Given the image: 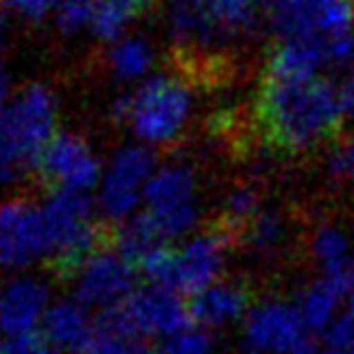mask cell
Masks as SVG:
<instances>
[{"mask_svg":"<svg viewBox=\"0 0 354 354\" xmlns=\"http://www.w3.org/2000/svg\"><path fill=\"white\" fill-rule=\"evenodd\" d=\"M347 104L342 87L301 51L275 44L256 89V118L266 140L284 152H311L337 138Z\"/></svg>","mask_w":354,"mask_h":354,"instance_id":"obj_1","label":"cell"},{"mask_svg":"<svg viewBox=\"0 0 354 354\" xmlns=\"http://www.w3.org/2000/svg\"><path fill=\"white\" fill-rule=\"evenodd\" d=\"M111 113L131 131L133 142L152 152L169 149L191 131L198 113V92L186 75L159 71L140 87L118 94Z\"/></svg>","mask_w":354,"mask_h":354,"instance_id":"obj_2","label":"cell"},{"mask_svg":"<svg viewBox=\"0 0 354 354\" xmlns=\"http://www.w3.org/2000/svg\"><path fill=\"white\" fill-rule=\"evenodd\" d=\"M61 102L48 82L34 80L12 92L0 126V191L39 171L44 149L58 136Z\"/></svg>","mask_w":354,"mask_h":354,"instance_id":"obj_3","label":"cell"},{"mask_svg":"<svg viewBox=\"0 0 354 354\" xmlns=\"http://www.w3.org/2000/svg\"><path fill=\"white\" fill-rule=\"evenodd\" d=\"M277 44L301 51L318 68L354 61V10L350 0H297L270 17Z\"/></svg>","mask_w":354,"mask_h":354,"instance_id":"obj_4","label":"cell"},{"mask_svg":"<svg viewBox=\"0 0 354 354\" xmlns=\"http://www.w3.org/2000/svg\"><path fill=\"white\" fill-rule=\"evenodd\" d=\"M205 217V183L201 169L191 159L159 162L147 196H145L140 219L142 227L164 246L183 241L201 232Z\"/></svg>","mask_w":354,"mask_h":354,"instance_id":"obj_5","label":"cell"},{"mask_svg":"<svg viewBox=\"0 0 354 354\" xmlns=\"http://www.w3.org/2000/svg\"><path fill=\"white\" fill-rule=\"evenodd\" d=\"M232 241L222 229H201L183 241L167 246L142 268L152 284L176 294L196 297L205 287L227 277Z\"/></svg>","mask_w":354,"mask_h":354,"instance_id":"obj_6","label":"cell"},{"mask_svg":"<svg viewBox=\"0 0 354 354\" xmlns=\"http://www.w3.org/2000/svg\"><path fill=\"white\" fill-rule=\"evenodd\" d=\"M56 261L51 229L41 201L29 196L0 198V277L39 272Z\"/></svg>","mask_w":354,"mask_h":354,"instance_id":"obj_7","label":"cell"},{"mask_svg":"<svg viewBox=\"0 0 354 354\" xmlns=\"http://www.w3.org/2000/svg\"><path fill=\"white\" fill-rule=\"evenodd\" d=\"M157 167L154 152L145 145L123 142L111 149L104 159L102 178L92 196L104 222L123 227L142 212L145 196Z\"/></svg>","mask_w":354,"mask_h":354,"instance_id":"obj_8","label":"cell"},{"mask_svg":"<svg viewBox=\"0 0 354 354\" xmlns=\"http://www.w3.org/2000/svg\"><path fill=\"white\" fill-rule=\"evenodd\" d=\"M138 272L140 268L118 246H99L97 251L73 266V299H77L92 313H102V316L116 313L140 289Z\"/></svg>","mask_w":354,"mask_h":354,"instance_id":"obj_9","label":"cell"},{"mask_svg":"<svg viewBox=\"0 0 354 354\" xmlns=\"http://www.w3.org/2000/svg\"><path fill=\"white\" fill-rule=\"evenodd\" d=\"M41 203L46 210L48 229H51L56 261L75 266L92 251H97L99 236H102V227H99L102 214L92 196L51 191Z\"/></svg>","mask_w":354,"mask_h":354,"instance_id":"obj_10","label":"cell"},{"mask_svg":"<svg viewBox=\"0 0 354 354\" xmlns=\"http://www.w3.org/2000/svg\"><path fill=\"white\" fill-rule=\"evenodd\" d=\"M308 342V328L297 301L284 297H266L253 301L239 328L241 354H284Z\"/></svg>","mask_w":354,"mask_h":354,"instance_id":"obj_11","label":"cell"},{"mask_svg":"<svg viewBox=\"0 0 354 354\" xmlns=\"http://www.w3.org/2000/svg\"><path fill=\"white\" fill-rule=\"evenodd\" d=\"M56 304L53 284L41 272H24L0 280V340L41 335Z\"/></svg>","mask_w":354,"mask_h":354,"instance_id":"obj_12","label":"cell"},{"mask_svg":"<svg viewBox=\"0 0 354 354\" xmlns=\"http://www.w3.org/2000/svg\"><path fill=\"white\" fill-rule=\"evenodd\" d=\"M104 159L92 140L75 131H61L44 149L39 174L53 191L94 196L102 178Z\"/></svg>","mask_w":354,"mask_h":354,"instance_id":"obj_13","label":"cell"},{"mask_svg":"<svg viewBox=\"0 0 354 354\" xmlns=\"http://www.w3.org/2000/svg\"><path fill=\"white\" fill-rule=\"evenodd\" d=\"M118 313L147 342H167L193 326L191 306L183 304L181 294L159 287V284L140 287Z\"/></svg>","mask_w":354,"mask_h":354,"instance_id":"obj_14","label":"cell"},{"mask_svg":"<svg viewBox=\"0 0 354 354\" xmlns=\"http://www.w3.org/2000/svg\"><path fill=\"white\" fill-rule=\"evenodd\" d=\"M162 27L174 48L181 53L210 56L234 46L207 10L205 0H167L162 10Z\"/></svg>","mask_w":354,"mask_h":354,"instance_id":"obj_15","label":"cell"},{"mask_svg":"<svg viewBox=\"0 0 354 354\" xmlns=\"http://www.w3.org/2000/svg\"><path fill=\"white\" fill-rule=\"evenodd\" d=\"M188 306H191L193 326L207 333H219L229 328H241L253 301L248 287L241 280L222 277L219 282L198 292Z\"/></svg>","mask_w":354,"mask_h":354,"instance_id":"obj_16","label":"cell"},{"mask_svg":"<svg viewBox=\"0 0 354 354\" xmlns=\"http://www.w3.org/2000/svg\"><path fill=\"white\" fill-rule=\"evenodd\" d=\"M99 323H94L92 311L82 306L77 299H56L46 323L44 340L56 354H94L99 352Z\"/></svg>","mask_w":354,"mask_h":354,"instance_id":"obj_17","label":"cell"},{"mask_svg":"<svg viewBox=\"0 0 354 354\" xmlns=\"http://www.w3.org/2000/svg\"><path fill=\"white\" fill-rule=\"evenodd\" d=\"M102 63L113 82L121 87L136 89L159 73V48L147 34L128 32L126 37L106 44L102 53Z\"/></svg>","mask_w":354,"mask_h":354,"instance_id":"obj_18","label":"cell"},{"mask_svg":"<svg viewBox=\"0 0 354 354\" xmlns=\"http://www.w3.org/2000/svg\"><path fill=\"white\" fill-rule=\"evenodd\" d=\"M306 251L321 277L354 280V234L337 219H321L306 236Z\"/></svg>","mask_w":354,"mask_h":354,"instance_id":"obj_19","label":"cell"},{"mask_svg":"<svg viewBox=\"0 0 354 354\" xmlns=\"http://www.w3.org/2000/svg\"><path fill=\"white\" fill-rule=\"evenodd\" d=\"M354 304V280L316 275L297 297V306L308 330L326 333Z\"/></svg>","mask_w":354,"mask_h":354,"instance_id":"obj_20","label":"cell"},{"mask_svg":"<svg viewBox=\"0 0 354 354\" xmlns=\"http://www.w3.org/2000/svg\"><path fill=\"white\" fill-rule=\"evenodd\" d=\"M294 227L280 207H263L261 214L243 229V243L258 263H277L292 248Z\"/></svg>","mask_w":354,"mask_h":354,"instance_id":"obj_21","label":"cell"},{"mask_svg":"<svg viewBox=\"0 0 354 354\" xmlns=\"http://www.w3.org/2000/svg\"><path fill=\"white\" fill-rule=\"evenodd\" d=\"M145 5H147V0H97L89 37L104 44L126 37L128 32H133L131 27L142 15Z\"/></svg>","mask_w":354,"mask_h":354,"instance_id":"obj_22","label":"cell"},{"mask_svg":"<svg viewBox=\"0 0 354 354\" xmlns=\"http://www.w3.org/2000/svg\"><path fill=\"white\" fill-rule=\"evenodd\" d=\"M205 5L232 44L253 37L261 24V0H205Z\"/></svg>","mask_w":354,"mask_h":354,"instance_id":"obj_23","label":"cell"},{"mask_svg":"<svg viewBox=\"0 0 354 354\" xmlns=\"http://www.w3.org/2000/svg\"><path fill=\"white\" fill-rule=\"evenodd\" d=\"M97 337L102 354H149V342L118 311L102 316Z\"/></svg>","mask_w":354,"mask_h":354,"instance_id":"obj_24","label":"cell"},{"mask_svg":"<svg viewBox=\"0 0 354 354\" xmlns=\"http://www.w3.org/2000/svg\"><path fill=\"white\" fill-rule=\"evenodd\" d=\"M263 207L266 205H263L261 191L248 181H239L229 186L222 196V203H219L224 222L232 229H241V232L261 214Z\"/></svg>","mask_w":354,"mask_h":354,"instance_id":"obj_25","label":"cell"},{"mask_svg":"<svg viewBox=\"0 0 354 354\" xmlns=\"http://www.w3.org/2000/svg\"><path fill=\"white\" fill-rule=\"evenodd\" d=\"M321 171L330 186H354V140L335 138L330 145H326L321 157Z\"/></svg>","mask_w":354,"mask_h":354,"instance_id":"obj_26","label":"cell"},{"mask_svg":"<svg viewBox=\"0 0 354 354\" xmlns=\"http://www.w3.org/2000/svg\"><path fill=\"white\" fill-rule=\"evenodd\" d=\"M97 0H61L53 12V27L63 39H80L92 32Z\"/></svg>","mask_w":354,"mask_h":354,"instance_id":"obj_27","label":"cell"},{"mask_svg":"<svg viewBox=\"0 0 354 354\" xmlns=\"http://www.w3.org/2000/svg\"><path fill=\"white\" fill-rule=\"evenodd\" d=\"M162 352L164 354H217V347H214L212 333L203 330L198 326H191L183 333H178L176 337L164 342Z\"/></svg>","mask_w":354,"mask_h":354,"instance_id":"obj_28","label":"cell"},{"mask_svg":"<svg viewBox=\"0 0 354 354\" xmlns=\"http://www.w3.org/2000/svg\"><path fill=\"white\" fill-rule=\"evenodd\" d=\"M61 0H3V8L12 15L17 22L41 24L58 10Z\"/></svg>","mask_w":354,"mask_h":354,"instance_id":"obj_29","label":"cell"},{"mask_svg":"<svg viewBox=\"0 0 354 354\" xmlns=\"http://www.w3.org/2000/svg\"><path fill=\"white\" fill-rule=\"evenodd\" d=\"M323 340H326V350L354 354V304L323 333Z\"/></svg>","mask_w":354,"mask_h":354,"instance_id":"obj_30","label":"cell"},{"mask_svg":"<svg viewBox=\"0 0 354 354\" xmlns=\"http://www.w3.org/2000/svg\"><path fill=\"white\" fill-rule=\"evenodd\" d=\"M0 354H56L53 347L44 340V335L19 337V340H8L0 345Z\"/></svg>","mask_w":354,"mask_h":354,"instance_id":"obj_31","label":"cell"},{"mask_svg":"<svg viewBox=\"0 0 354 354\" xmlns=\"http://www.w3.org/2000/svg\"><path fill=\"white\" fill-rule=\"evenodd\" d=\"M10 99H12V92H10V75L5 71L3 53H0V126H3V116H5V111H8Z\"/></svg>","mask_w":354,"mask_h":354,"instance_id":"obj_32","label":"cell"},{"mask_svg":"<svg viewBox=\"0 0 354 354\" xmlns=\"http://www.w3.org/2000/svg\"><path fill=\"white\" fill-rule=\"evenodd\" d=\"M342 97H345L347 111L354 113V61L350 63V68H347L345 82H342Z\"/></svg>","mask_w":354,"mask_h":354,"instance_id":"obj_33","label":"cell"},{"mask_svg":"<svg viewBox=\"0 0 354 354\" xmlns=\"http://www.w3.org/2000/svg\"><path fill=\"white\" fill-rule=\"evenodd\" d=\"M294 3H297V0H261L263 10H268V12H270V17H275V15L284 12V10L292 8Z\"/></svg>","mask_w":354,"mask_h":354,"instance_id":"obj_34","label":"cell"},{"mask_svg":"<svg viewBox=\"0 0 354 354\" xmlns=\"http://www.w3.org/2000/svg\"><path fill=\"white\" fill-rule=\"evenodd\" d=\"M284 354H318V352L313 350V345H311V342H304V345L292 347V350H289V352H284Z\"/></svg>","mask_w":354,"mask_h":354,"instance_id":"obj_35","label":"cell"},{"mask_svg":"<svg viewBox=\"0 0 354 354\" xmlns=\"http://www.w3.org/2000/svg\"><path fill=\"white\" fill-rule=\"evenodd\" d=\"M3 46H5V22L0 17V53H3Z\"/></svg>","mask_w":354,"mask_h":354,"instance_id":"obj_36","label":"cell"},{"mask_svg":"<svg viewBox=\"0 0 354 354\" xmlns=\"http://www.w3.org/2000/svg\"><path fill=\"white\" fill-rule=\"evenodd\" d=\"M350 5H352V10H354V0H350Z\"/></svg>","mask_w":354,"mask_h":354,"instance_id":"obj_37","label":"cell"},{"mask_svg":"<svg viewBox=\"0 0 354 354\" xmlns=\"http://www.w3.org/2000/svg\"><path fill=\"white\" fill-rule=\"evenodd\" d=\"M159 354H164V352H159Z\"/></svg>","mask_w":354,"mask_h":354,"instance_id":"obj_38","label":"cell"},{"mask_svg":"<svg viewBox=\"0 0 354 354\" xmlns=\"http://www.w3.org/2000/svg\"><path fill=\"white\" fill-rule=\"evenodd\" d=\"M0 3H3V0H0Z\"/></svg>","mask_w":354,"mask_h":354,"instance_id":"obj_39","label":"cell"}]
</instances>
